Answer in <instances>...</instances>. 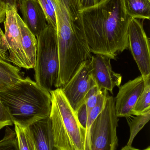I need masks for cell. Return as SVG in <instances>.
<instances>
[{"label": "cell", "instance_id": "obj_29", "mask_svg": "<svg viewBox=\"0 0 150 150\" xmlns=\"http://www.w3.org/2000/svg\"><path fill=\"white\" fill-rule=\"evenodd\" d=\"M7 54L4 53L2 51L0 50V60H3L5 61L9 62H10L9 59V57L7 56Z\"/></svg>", "mask_w": 150, "mask_h": 150}, {"label": "cell", "instance_id": "obj_1", "mask_svg": "<svg viewBox=\"0 0 150 150\" xmlns=\"http://www.w3.org/2000/svg\"><path fill=\"white\" fill-rule=\"evenodd\" d=\"M132 19L126 12L123 0H105L78 12L75 24L92 53L115 59L118 54L128 48Z\"/></svg>", "mask_w": 150, "mask_h": 150}, {"label": "cell", "instance_id": "obj_4", "mask_svg": "<svg viewBox=\"0 0 150 150\" xmlns=\"http://www.w3.org/2000/svg\"><path fill=\"white\" fill-rule=\"evenodd\" d=\"M52 106L50 117L56 150H84L85 129L79 123L61 88L50 92Z\"/></svg>", "mask_w": 150, "mask_h": 150}, {"label": "cell", "instance_id": "obj_21", "mask_svg": "<svg viewBox=\"0 0 150 150\" xmlns=\"http://www.w3.org/2000/svg\"><path fill=\"white\" fill-rule=\"evenodd\" d=\"M45 14L48 24L56 29V16L53 0H38Z\"/></svg>", "mask_w": 150, "mask_h": 150}, {"label": "cell", "instance_id": "obj_10", "mask_svg": "<svg viewBox=\"0 0 150 150\" xmlns=\"http://www.w3.org/2000/svg\"><path fill=\"white\" fill-rule=\"evenodd\" d=\"M115 98V110L119 117L128 118L132 116V111L144 88L142 76L130 80L121 86Z\"/></svg>", "mask_w": 150, "mask_h": 150}, {"label": "cell", "instance_id": "obj_7", "mask_svg": "<svg viewBox=\"0 0 150 150\" xmlns=\"http://www.w3.org/2000/svg\"><path fill=\"white\" fill-rule=\"evenodd\" d=\"M91 69L90 60L83 62L68 82L61 87L76 114L79 107L84 102L85 97L90 88L96 84L91 74Z\"/></svg>", "mask_w": 150, "mask_h": 150}, {"label": "cell", "instance_id": "obj_18", "mask_svg": "<svg viewBox=\"0 0 150 150\" xmlns=\"http://www.w3.org/2000/svg\"><path fill=\"white\" fill-rule=\"evenodd\" d=\"M14 125L19 150H36L28 127L16 123Z\"/></svg>", "mask_w": 150, "mask_h": 150}, {"label": "cell", "instance_id": "obj_15", "mask_svg": "<svg viewBox=\"0 0 150 150\" xmlns=\"http://www.w3.org/2000/svg\"><path fill=\"white\" fill-rule=\"evenodd\" d=\"M127 14L132 19L150 18V0H123Z\"/></svg>", "mask_w": 150, "mask_h": 150}, {"label": "cell", "instance_id": "obj_23", "mask_svg": "<svg viewBox=\"0 0 150 150\" xmlns=\"http://www.w3.org/2000/svg\"><path fill=\"white\" fill-rule=\"evenodd\" d=\"M101 91L102 90L100 89L96 84L90 88L86 93L84 101L86 105L88 115L92 108L97 104Z\"/></svg>", "mask_w": 150, "mask_h": 150}, {"label": "cell", "instance_id": "obj_13", "mask_svg": "<svg viewBox=\"0 0 150 150\" xmlns=\"http://www.w3.org/2000/svg\"><path fill=\"white\" fill-rule=\"evenodd\" d=\"M36 150H56L54 146L50 117L40 120L28 127Z\"/></svg>", "mask_w": 150, "mask_h": 150}, {"label": "cell", "instance_id": "obj_9", "mask_svg": "<svg viewBox=\"0 0 150 150\" xmlns=\"http://www.w3.org/2000/svg\"><path fill=\"white\" fill-rule=\"evenodd\" d=\"M143 21L133 18L128 29V48L143 77L150 75V39Z\"/></svg>", "mask_w": 150, "mask_h": 150}, {"label": "cell", "instance_id": "obj_31", "mask_svg": "<svg viewBox=\"0 0 150 150\" xmlns=\"http://www.w3.org/2000/svg\"><path fill=\"white\" fill-rule=\"evenodd\" d=\"M14 1H15V2L17 4L18 1V0H14Z\"/></svg>", "mask_w": 150, "mask_h": 150}, {"label": "cell", "instance_id": "obj_20", "mask_svg": "<svg viewBox=\"0 0 150 150\" xmlns=\"http://www.w3.org/2000/svg\"><path fill=\"white\" fill-rule=\"evenodd\" d=\"M108 94L109 93L108 91L105 89L102 90L99 96L97 104L89 112L88 115L87 124L85 127V132L87 134H90L91 133L92 126L96 118L99 115L103 110L105 102L106 99Z\"/></svg>", "mask_w": 150, "mask_h": 150}, {"label": "cell", "instance_id": "obj_5", "mask_svg": "<svg viewBox=\"0 0 150 150\" xmlns=\"http://www.w3.org/2000/svg\"><path fill=\"white\" fill-rule=\"evenodd\" d=\"M37 38V54L34 69L35 82L50 92L59 77L60 60L56 30L49 25Z\"/></svg>", "mask_w": 150, "mask_h": 150}, {"label": "cell", "instance_id": "obj_30", "mask_svg": "<svg viewBox=\"0 0 150 150\" xmlns=\"http://www.w3.org/2000/svg\"><path fill=\"white\" fill-rule=\"evenodd\" d=\"M4 2L5 4H10L11 5H15V6H17V4L15 2L14 0H1Z\"/></svg>", "mask_w": 150, "mask_h": 150}, {"label": "cell", "instance_id": "obj_8", "mask_svg": "<svg viewBox=\"0 0 150 150\" xmlns=\"http://www.w3.org/2000/svg\"><path fill=\"white\" fill-rule=\"evenodd\" d=\"M17 6L6 4L4 37L9 53V59L18 67L29 69L22 47V37L17 20Z\"/></svg>", "mask_w": 150, "mask_h": 150}, {"label": "cell", "instance_id": "obj_16", "mask_svg": "<svg viewBox=\"0 0 150 150\" xmlns=\"http://www.w3.org/2000/svg\"><path fill=\"white\" fill-rule=\"evenodd\" d=\"M20 69L9 62L0 60V90L22 79Z\"/></svg>", "mask_w": 150, "mask_h": 150}, {"label": "cell", "instance_id": "obj_17", "mask_svg": "<svg viewBox=\"0 0 150 150\" xmlns=\"http://www.w3.org/2000/svg\"><path fill=\"white\" fill-rule=\"evenodd\" d=\"M143 78L144 89L132 110V115H139L150 109V75Z\"/></svg>", "mask_w": 150, "mask_h": 150}, {"label": "cell", "instance_id": "obj_14", "mask_svg": "<svg viewBox=\"0 0 150 150\" xmlns=\"http://www.w3.org/2000/svg\"><path fill=\"white\" fill-rule=\"evenodd\" d=\"M17 17L22 37L23 50L28 62L29 69H33L36 63L38 44L37 39L36 36L31 32L24 23L22 18L18 13Z\"/></svg>", "mask_w": 150, "mask_h": 150}, {"label": "cell", "instance_id": "obj_22", "mask_svg": "<svg viewBox=\"0 0 150 150\" xmlns=\"http://www.w3.org/2000/svg\"><path fill=\"white\" fill-rule=\"evenodd\" d=\"M0 150H19L16 132L9 127H6L4 136L0 140Z\"/></svg>", "mask_w": 150, "mask_h": 150}, {"label": "cell", "instance_id": "obj_24", "mask_svg": "<svg viewBox=\"0 0 150 150\" xmlns=\"http://www.w3.org/2000/svg\"><path fill=\"white\" fill-rule=\"evenodd\" d=\"M73 6L78 12L97 6L105 0H70Z\"/></svg>", "mask_w": 150, "mask_h": 150}, {"label": "cell", "instance_id": "obj_12", "mask_svg": "<svg viewBox=\"0 0 150 150\" xmlns=\"http://www.w3.org/2000/svg\"><path fill=\"white\" fill-rule=\"evenodd\" d=\"M17 4L23 21L36 37L48 25L38 1V0H18Z\"/></svg>", "mask_w": 150, "mask_h": 150}, {"label": "cell", "instance_id": "obj_2", "mask_svg": "<svg viewBox=\"0 0 150 150\" xmlns=\"http://www.w3.org/2000/svg\"><path fill=\"white\" fill-rule=\"evenodd\" d=\"M55 8L56 35L60 60L59 77L55 88L69 80L80 63L92 57L87 43L80 36L75 22L77 11L70 0H53Z\"/></svg>", "mask_w": 150, "mask_h": 150}, {"label": "cell", "instance_id": "obj_28", "mask_svg": "<svg viewBox=\"0 0 150 150\" xmlns=\"http://www.w3.org/2000/svg\"><path fill=\"white\" fill-rule=\"evenodd\" d=\"M121 150H150V147L149 146L144 149L141 150L134 148V147H132V146H128L127 145L126 146H124Z\"/></svg>", "mask_w": 150, "mask_h": 150}, {"label": "cell", "instance_id": "obj_3", "mask_svg": "<svg viewBox=\"0 0 150 150\" xmlns=\"http://www.w3.org/2000/svg\"><path fill=\"white\" fill-rule=\"evenodd\" d=\"M0 99L9 110L13 124L28 127L50 115V93L29 77L0 90Z\"/></svg>", "mask_w": 150, "mask_h": 150}, {"label": "cell", "instance_id": "obj_25", "mask_svg": "<svg viewBox=\"0 0 150 150\" xmlns=\"http://www.w3.org/2000/svg\"><path fill=\"white\" fill-rule=\"evenodd\" d=\"M13 124L9 110L0 99V130L4 127H9Z\"/></svg>", "mask_w": 150, "mask_h": 150}, {"label": "cell", "instance_id": "obj_26", "mask_svg": "<svg viewBox=\"0 0 150 150\" xmlns=\"http://www.w3.org/2000/svg\"><path fill=\"white\" fill-rule=\"evenodd\" d=\"M76 115L79 123L85 129L88 119V112L85 103L84 102L77 109Z\"/></svg>", "mask_w": 150, "mask_h": 150}, {"label": "cell", "instance_id": "obj_11", "mask_svg": "<svg viewBox=\"0 0 150 150\" xmlns=\"http://www.w3.org/2000/svg\"><path fill=\"white\" fill-rule=\"evenodd\" d=\"M111 60V58L106 55L94 54L91 59L90 63L91 74L98 88L112 93L114 87L120 86L122 76L112 70Z\"/></svg>", "mask_w": 150, "mask_h": 150}, {"label": "cell", "instance_id": "obj_27", "mask_svg": "<svg viewBox=\"0 0 150 150\" xmlns=\"http://www.w3.org/2000/svg\"><path fill=\"white\" fill-rule=\"evenodd\" d=\"M6 11V4L0 0V24L4 22Z\"/></svg>", "mask_w": 150, "mask_h": 150}, {"label": "cell", "instance_id": "obj_6", "mask_svg": "<svg viewBox=\"0 0 150 150\" xmlns=\"http://www.w3.org/2000/svg\"><path fill=\"white\" fill-rule=\"evenodd\" d=\"M118 122L114 99L108 94L103 110L92 126L91 150H116Z\"/></svg>", "mask_w": 150, "mask_h": 150}, {"label": "cell", "instance_id": "obj_19", "mask_svg": "<svg viewBox=\"0 0 150 150\" xmlns=\"http://www.w3.org/2000/svg\"><path fill=\"white\" fill-rule=\"evenodd\" d=\"M150 119V109L139 115H136L129 122L130 129V136L127 145L132 146L135 137L149 122Z\"/></svg>", "mask_w": 150, "mask_h": 150}]
</instances>
